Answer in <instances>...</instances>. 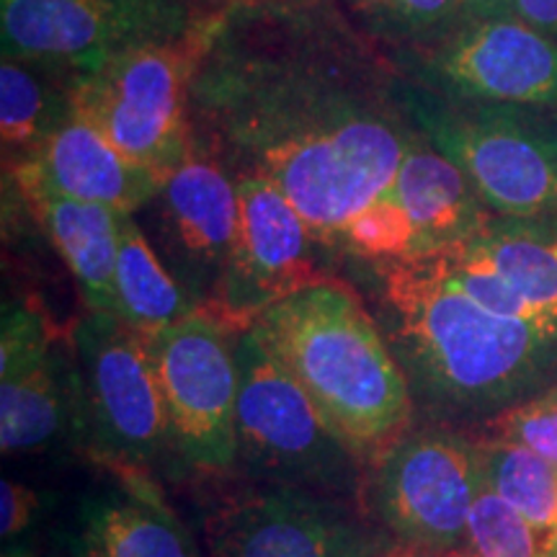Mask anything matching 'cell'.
I'll return each instance as SVG.
<instances>
[{"mask_svg":"<svg viewBox=\"0 0 557 557\" xmlns=\"http://www.w3.org/2000/svg\"><path fill=\"white\" fill-rule=\"evenodd\" d=\"M189 116L233 176L271 181L333 256L421 135L389 54L338 0L212 13Z\"/></svg>","mask_w":557,"mask_h":557,"instance_id":"obj_1","label":"cell"},{"mask_svg":"<svg viewBox=\"0 0 557 557\" xmlns=\"http://www.w3.org/2000/svg\"><path fill=\"white\" fill-rule=\"evenodd\" d=\"M431 421L483 423L557 387V329L480 308L436 253L348 261Z\"/></svg>","mask_w":557,"mask_h":557,"instance_id":"obj_2","label":"cell"},{"mask_svg":"<svg viewBox=\"0 0 557 557\" xmlns=\"http://www.w3.org/2000/svg\"><path fill=\"white\" fill-rule=\"evenodd\" d=\"M248 331L361 459L374 462L408 431V380L351 287L320 278L263 310Z\"/></svg>","mask_w":557,"mask_h":557,"instance_id":"obj_3","label":"cell"},{"mask_svg":"<svg viewBox=\"0 0 557 557\" xmlns=\"http://www.w3.org/2000/svg\"><path fill=\"white\" fill-rule=\"evenodd\" d=\"M416 127L496 218L557 212V111L451 101L403 81Z\"/></svg>","mask_w":557,"mask_h":557,"instance_id":"obj_4","label":"cell"},{"mask_svg":"<svg viewBox=\"0 0 557 557\" xmlns=\"http://www.w3.org/2000/svg\"><path fill=\"white\" fill-rule=\"evenodd\" d=\"M235 361V436L243 468L271 485L297 487L323 498L357 496L361 457L250 331L238 333Z\"/></svg>","mask_w":557,"mask_h":557,"instance_id":"obj_5","label":"cell"},{"mask_svg":"<svg viewBox=\"0 0 557 557\" xmlns=\"http://www.w3.org/2000/svg\"><path fill=\"white\" fill-rule=\"evenodd\" d=\"M212 13L191 37L122 52L75 73L73 107L99 127L132 163L160 181L191 148L189 90Z\"/></svg>","mask_w":557,"mask_h":557,"instance_id":"obj_6","label":"cell"},{"mask_svg":"<svg viewBox=\"0 0 557 557\" xmlns=\"http://www.w3.org/2000/svg\"><path fill=\"white\" fill-rule=\"evenodd\" d=\"M73 418L78 434L120 470H139L171 447L148 341L114 312L88 310L73 329Z\"/></svg>","mask_w":557,"mask_h":557,"instance_id":"obj_7","label":"cell"},{"mask_svg":"<svg viewBox=\"0 0 557 557\" xmlns=\"http://www.w3.org/2000/svg\"><path fill=\"white\" fill-rule=\"evenodd\" d=\"M387 54L403 81L442 99L557 111V39L519 16L457 18Z\"/></svg>","mask_w":557,"mask_h":557,"instance_id":"obj_8","label":"cell"},{"mask_svg":"<svg viewBox=\"0 0 557 557\" xmlns=\"http://www.w3.org/2000/svg\"><path fill=\"white\" fill-rule=\"evenodd\" d=\"M369 513L395 545L416 553L468 547L478 496L475 442L444 426L406 431L374 459Z\"/></svg>","mask_w":557,"mask_h":557,"instance_id":"obj_9","label":"cell"},{"mask_svg":"<svg viewBox=\"0 0 557 557\" xmlns=\"http://www.w3.org/2000/svg\"><path fill=\"white\" fill-rule=\"evenodd\" d=\"M145 341L169 418L171 447L191 468H233L238 462V333L214 312L197 308Z\"/></svg>","mask_w":557,"mask_h":557,"instance_id":"obj_10","label":"cell"},{"mask_svg":"<svg viewBox=\"0 0 557 557\" xmlns=\"http://www.w3.org/2000/svg\"><path fill=\"white\" fill-rule=\"evenodd\" d=\"M209 13L191 0H0L3 58L94 70L116 54L191 37Z\"/></svg>","mask_w":557,"mask_h":557,"instance_id":"obj_11","label":"cell"},{"mask_svg":"<svg viewBox=\"0 0 557 557\" xmlns=\"http://www.w3.org/2000/svg\"><path fill=\"white\" fill-rule=\"evenodd\" d=\"M143 209L156 222L160 261L197 308H212L240 230V199L233 173L194 137L184 160Z\"/></svg>","mask_w":557,"mask_h":557,"instance_id":"obj_12","label":"cell"},{"mask_svg":"<svg viewBox=\"0 0 557 557\" xmlns=\"http://www.w3.org/2000/svg\"><path fill=\"white\" fill-rule=\"evenodd\" d=\"M235 184L240 199L238 243L209 312L243 333L278 299L325 276L315 267L320 246L292 201L256 173H240Z\"/></svg>","mask_w":557,"mask_h":557,"instance_id":"obj_13","label":"cell"},{"mask_svg":"<svg viewBox=\"0 0 557 557\" xmlns=\"http://www.w3.org/2000/svg\"><path fill=\"white\" fill-rule=\"evenodd\" d=\"M11 173L13 184H37L127 214L150 205L163 184L156 173L122 156L75 107L29 158L11 165Z\"/></svg>","mask_w":557,"mask_h":557,"instance_id":"obj_14","label":"cell"},{"mask_svg":"<svg viewBox=\"0 0 557 557\" xmlns=\"http://www.w3.org/2000/svg\"><path fill=\"white\" fill-rule=\"evenodd\" d=\"M73 413L58 380V361L37 310L5 305L0 331V447L3 455L54 442Z\"/></svg>","mask_w":557,"mask_h":557,"instance_id":"obj_15","label":"cell"},{"mask_svg":"<svg viewBox=\"0 0 557 557\" xmlns=\"http://www.w3.org/2000/svg\"><path fill=\"white\" fill-rule=\"evenodd\" d=\"M348 521L338 500L271 485L214 513L207 542L212 557H329Z\"/></svg>","mask_w":557,"mask_h":557,"instance_id":"obj_16","label":"cell"},{"mask_svg":"<svg viewBox=\"0 0 557 557\" xmlns=\"http://www.w3.org/2000/svg\"><path fill=\"white\" fill-rule=\"evenodd\" d=\"M385 199L408 222L413 256L457 246L480 233L493 218L462 169L423 135H418L403 156Z\"/></svg>","mask_w":557,"mask_h":557,"instance_id":"obj_17","label":"cell"},{"mask_svg":"<svg viewBox=\"0 0 557 557\" xmlns=\"http://www.w3.org/2000/svg\"><path fill=\"white\" fill-rule=\"evenodd\" d=\"M122 491L88 498L75 542L78 557H199L191 534L143 475L122 470Z\"/></svg>","mask_w":557,"mask_h":557,"instance_id":"obj_18","label":"cell"},{"mask_svg":"<svg viewBox=\"0 0 557 557\" xmlns=\"http://www.w3.org/2000/svg\"><path fill=\"white\" fill-rule=\"evenodd\" d=\"M16 186L78 282L88 310L114 312V271L127 212L65 197L37 184Z\"/></svg>","mask_w":557,"mask_h":557,"instance_id":"obj_19","label":"cell"},{"mask_svg":"<svg viewBox=\"0 0 557 557\" xmlns=\"http://www.w3.org/2000/svg\"><path fill=\"white\" fill-rule=\"evenodd\" d=\"M521 297L557 325V212L542 218H496L465 240Z\"/></svg>","mask_w":557,"mask_h":557,"instance_id":"obj_20","label":"cell"},{"mask_svg":"<svg viewBox=\"0 0 557 557\" xmlns=\"http://www.w3.org/2000/svg\"><path fill=\"white\" fill-rule=\"evenodd\" d=\"M75 70L50 62L3 58L0 62V135L11 165L21 163L73 111Z\"/></svg>","mask_w":557,"mask_h":557,"instance_id":"obj_21","label":"cell"},{"mask_svg":"<svg viewBox=\"0 0 557 557\" xmlns=\"http://www.w3.org/2000/svg\"><path fill=\"white\" fill-rule=\"evenodd\" d=\"M114 315L143 336H156L197 310L191 297L160 261L158 250L135 214L122 222L120 256L114 271Z\"/></svg>","mask_w":557,"mask_h":557,"instance_id":"obj_22","label":"cell"},{"mask_svg":"<svg viewBox=\"0 0 557 557\" xmlns=\"http://www.w3.org/2000/svg\"><path fill=\"white\" fill-rule=\"evenodd\" d=\"M478 475L513 511L542 529H557V465L513 442H475Z\"/></svg>","mask_w":557,"mask_h":557,"instance_id":"obj_23","label":"cell"},{"mask_svg":"<svg viewBox=\"0 0 557 557\" xmlns=\"http://www.w3.org/2000/svg\"><path fill=\"white\" fill-rule=\"evenodd\" d=\"M468 547L478 557H557V529H542L527 521L478 475Z\"/></svg>","mask_w":557,"mask_h":557,"instance_id":"obj_24","label":"cell"},{"mask_svg":"<svg viewBox=\"0 0 557 557\" xmlns=\"http://www.w3.org/2000/svg\"><path fill=\"white\" fill-rule=\"evenodd\" d=\"M367 37L387 50L418 45L459 18V0H338Z\"/></svg>","mask_w":557,"mask_h":557,"instance_id":"obj_25","label":"cell"},{"mask_svg":"<svg viewBox=\"0 0 557 557\" xmlns=\"http://www.w3.org/2000/svg\"><path fill=\"white\" fill-rule=\"evenodd\" d=\"M483 429L487 438L521 444L557 465V387L491 418Z\"/></svg>","mask_w":557,"mask_h":557,"instance_id":"obj_26","label":"cell"},{"mask_svg":"<svg viewBox=\"0 0 557 557\" xmlns=\"http://www.w3.org/2000/svg\"><path fill=\"white\" fill-rule=\"evenodd\" d=\"M0 504H3V511H0V534H3V540H11L24 532L34 521V517H37L39 496L32 487L5 478L0 483Z\"/></svg>","mask_w":557,"mask_h":557,"instance_id":"obj_27","label":"cell"},{"mask_svg":"<svg viewBox=\"0 0 557 557\" xmlns=\"http://www.w3.org/2000/svg\"><path fill=\"white\" fill-rule=\"evenodd\" d=\"M395 542L382 532L361 527L357 519H351L338 534L336 545L331 547L329 557H389Z\"/></svg>","mask_w":557,"mask_h":557,"instance_id":"obj_28","label":"cell"},{"mask_svg":"<svg viewBox=\"0 0 557 557\" xmlns=\"http://www.w3.org/2000/svg\"><path fill=\"white\" fill-rule=\"evenodd\" d=\"M513 13L529 26L557 39V0H513Z\"/></svg>","mask_w":557,"mask_h":557,"instance_id":"obj_29","label":"cell"},{"mask_svg":"<svg viewBox=\"0 0 557 557\" xmlns=\"http://www.w3.org/2000/svg\"><path fill=\"white\" fill-rule=\"evenodd\" d=\"M517 16L513 0H459V18Z\"/></svg>","mask_w":557,"mask_h":557,"instance_id":"obj_30","label":"cell"},{"mask_svg":"<svg viewBox=\"0 0 557 557\" xmlns=\"http://www.w3.org/2000/svg\"><path fill=\"white\" fill-rule=\"evenodd\" d=\"M389 557H478L470 547L462 549H442V553H416V549H406L400 545L393 547V555Z\"/></svg>","mask_w":557,"mask_h":557,"instance_id":"obj_31","label":"cell"},{"mask_svg":"<svg viewBox=\"0 0 557 557\" xmlns=\"http://www.w3.org/2000/svg\"><path fill=\"white\" fill-rule=\"evenodd\" d=\"M253 3H263V0H212L209 13H220L227 9H238V5H253Z\"/></svg>","mask_w":557,"mask_h":557,"instance_id":"obj_32","label":"cell"},{"mask_svg":"<svg viewBox=\"0 0 557 557\" xmlns=\"http://www.w3.org/2000/svg\"><path fill=\"white\" fill-rule=\"evenodd\" d=\"M3 557H29V553H26V547L13 545V547H5L3 549Z\"/></svg>","mask_w":557,"mask_h":557,"instance_id":"obj_33","label":"cell"},{"mask_svg":"<svg viewBox=\"0 0 557 557\" xmlns=\"http://www.w3.org/2000/svg\"><path fill=\"white\" fill-rule=\"evenodd\" d=\"M194 5H197L199 11H205V13H209V5H212V0H191Z\"/></svg>","mask_w":557,"mask_h":557,"instance_id":"obj_34","label":"cell"}]
</instances>
